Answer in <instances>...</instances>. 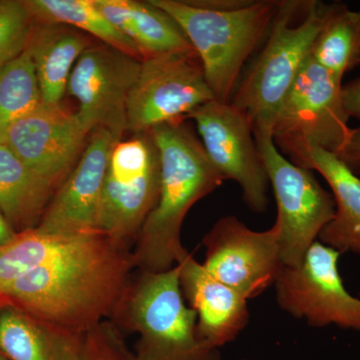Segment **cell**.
<instances>
[{
  "mask_svg": "<svg viewBox=\"0 0 360 360\" xmlns=\"http://www.w3.org/2000/svg\"><path fill=\"white\" fill-rule=\"evenodd\" d=\"M135 269L130 246L103 232L84 233L72 248L0 291V297L54 326L85 333L115 319Z\"/></svg>",
  "mask_w": 360,
  "mask_h": 360,
  "instance_id": "6da1fadb",
  "label": "cell"
},
{
  "mask_svg": "<svg viewBox=\"0 0 360 360\" xmlns=\"http://www.w3.org/2000/svg\"><path fill=\"white\" fill-rule=\"evenodd\" d=\"M149 132L160 153V195L135 238L132 257L141 271L161 272L188 257L180 239L187 213L225 179L184 120Z\"/></svg>",
  "mask_w": 360,
  "mask_h": 360,
  "instance_id": "7a4b0ae2",
  "label": "cell"
},
{
  "mask_svg": "<svg viewBox=\"0 0 360 360\" xmlns=\"http://www.w3.org/2000/svg\"><path fill=\"white\" fill-rule=\"evenodd\" d=\"M329 4L319 0H278L269 32L245 66L229 101L250 117L255 134H271L284 97L311 58Z\"/></svg>",
  "mask_w": 360,
  "mask_h": 360,
  "instance_id": "3957f363",
  "label": "cell"
},
{
  "mask_svg": "<svg viewBox=\"0 0 360 360\" xmlns=\"http://www.w3.org/2000/svg\"><path fill=\"white\" fill-rule=\"evenodd\" d=\"M179 25L200 59L215 99L229 103L248 59L264 41L278 0H251L234 9H208L188 0H149Z\"/></svg>",
  "mask_w": 360,
  "mask_h": 360,
  "instance_id": "277c9868",
  "label": "cell"
},
{
  "mask_svg": "<svg viewBox=\"0 0 360 360\" xmlns=\"http://www.w3.org/2000/svg\"><path fill=\"white\" fill-rule=\"evenodd\" d=\"M181 264L161 272L141 271L115 319L139 333L134 360H219L198 333V314L180 288Z\"/></svg>",
  "mask_w": 360,
  "mask_h": 360,
  "instance_id": "5b68a950",
  "label": "cell"
},
{
  "mask_svg": "<svg viewBox=\"0 0 360 360\" xmlns=\"http://www.w3.org/2000/svg\"><path fill=\"white\" fill-rule=\"evenodd\" d=\"M342 82L310 58L284 97L271 127L279 153L293 165L312 170V153L338 155L352 129L342 98Z\"/></svg>",
  "mask_w": 360,
  "mask_h": 360,
  "instance_id": "8992f818",
  "label": "cell"
},
{
  "mask_svg": "<svg viewBox=\"0 0 360 360\" xmlns=\"http://www.w3.org/2000/svg\"><path fill=\"white\" fill-rule=\"evenodd\" d=\"M269 184L277 203L276 225L283 266L302 264L310 246L335 217L331 193L321 186L314 170L291 163L279 153L270 134H255Z\"/></svg>",
  "mask_w": 360,
  "mask_h": 360,
  "instance_id": "52a82bcc",
  "label": "cell"
},
{
  "mask_svg": "<svg viewBox=\"0 0 360 360\" xmlns=\"http://www.w3.org/2000/svg\"><path fill=\"white\" fill-rule=\"evenodd\" d=\"M213 99L194 49L143 58L127 101V130L146 134L165 123L182 122Z\"/></svg>",
  "mask_w": 360,
  "mask_h": 360,
  "instance_id": "ba28073f",
  "label": "cell"
},
{
  "mask_svg": "<svg viewBox=\"0 0 360 360\" xmlns=\"http://www.w3.org/2000/svg\"><path fill=\"white\" fill-rule=\"evenodd\" d=\"M160 160L150 132L115 142L104 181L99 229L120 240L136 238L158 203Z\"/></svg>",
  "mask_w": 360,
  "mask_h": 360,
  "instance_id": "9c48e42d",
  "label": "cell"
},
{
  "mask_svg": "<svg viewBox=\"0 0 360 360\" xmlns=\"http://www.w3.org/2000/svg\"><path fill=\"white\" fill-rule=\"evenodd\" d=\"M340 255L315 241L302 264L284 266L274 284L279 307L312 328L335 326L360 333V300L343 284Z\"/></svg>",
  "mask_w": 360,
  "mask_h": 360,
  "instance_id": "30bf717a",
  "label": "cell"
},
{
  "mask_svg": "<svg viewBox=\"0 0 360 360\" xmlns=\"http://www.w3.org/2000/svg\"><path fill=\"white\" fill-rule=\"evenodd\" d=\"M186 118L195 122L215 169L240 186L243 200L253 212H266L269 180L250 117L233 104L213 99Z\"/></svg>",
  "mask_w": 360,
  "mask_h": 360,
  "instance_id": "8fae6325",
  "label": "cell"
},
{
  "mask_svg": "<svg viewBox=\"0 0 360 360\" xmlns=\"http://www.w3.org/2000/svg\"><path fill=\"white\" fill-rule=\"evenodd\" d=\"M141 59L104 44L90 45L71 72L68 94L78 103L77 115L89 132L98 127L120 141L127 131V101Z\"/></svg>",
  "mask_w": 360,
  "mask_h": 360,
  "instance_id": "7c38bea8",
  "label": "cell"
},
{
  "mask_svg": "<svg viewBox=\"0 0 360 360\" xmlns=\"http://www.w3.org/2000/svg\"><path fill=\"white\" fill-rule=\"evenodd\" d=\"M203 245L206 270L248 300L274 285L284 267L274 224L267 231H255L229 215L215 222Z\"/></svg>",
  "mask_w": 360,
  "mask_h": 360,
  "instance_id": "4fadbf2b",
  "label": "cell"
},
{
  "mask_svg": "<svg viewBox=\"0 0 360 360\" xmlns=\"http://www.w3.org/2000/svg\"><path fill=\"white\" fill-rule=\"evenodd\" d=\"M90 134L77 113L42 103L11 124L2 142L58 191L77 165Z\"/></svg>",
  "mask_w": 360,
  "mask_h": 360,
  "instance_id": "5bb4252c",
  "label": "cell"
},
{
  "mask_svg": "<svg viewBox=\"0 0 360 360\" xmlns=\"http://www.w3.org/2000/svg\"><path fill=\"white\" fill-rule=\"evenodd\" d=\"M98 127L89 134L75 167L52 196L35 229L47 234L101 232L99 208L111 149L117 142Z\"/></svg>",
  "mask_w": 360,
  "mask_h": 360,
  "instance_id": "9a60e30c",
  "label": "cell"
},
{
  "mask_svg": "<svg viewBox=\"0 0 360 360\" xmlns=\"http://www.w3.org/2000/svg\"><path fill=\"white\" fill-rule=\"evenodd\" d=\"M180 264V288L198 314V336L206 347L219 350L236 340L250 322L248 300L215 278L193 255Z\"/></svg>",
  "mask_w": 360,
  "mask_h": 360,
  "instance_id": "2e32d148",
  "label": "cell"
},
{
  "mask_svg": "<svg viewBox=\"0 0 360 360\" xmlns=\"http://www.w3.org/2000/svg\"><path fill=\"white\" fill-rule=\"evenodd\" d=\"M85 333L59 328L13 304L0 309V352L9 360H82Z\"/></svg>",
  "mask_w": 360,
  "mask_h": 360,
  "instance_id": "e0dca14e",
  "label": "cell"
},
{
  "mask_svg": "<svg viewBox=\"0 0 360 360\" xmlns=\"http://www.w3.org/2000/svg\"><path fill=\"white\" fill-rule=\"evenodd\" d=\"M89 46V37L80 30L58 23L33 21L25 51L34 65L42 103L61 105L73 68Z\"/></svg>",
  "mask_w": 360,
  "mask_h": 360,
  "instance_id": "ac0fdd59",
  "label": "cell"
},
{
  "mask_svg": "<svg viewBox=\"0 0 360 360\" xmlns=\"http://www.w3.org/2000/svg\"><path fill=\"white\" fill-rule=\"evenodd\" d=\"M94 4L118 32L136 45L142 59L193 49L179 25L150 1L94 0Z\"/></svg>",
  "mask_w": 360,
  "mask_h": 360,
  "instance_id": "d6986e66",
  "label": "cell"
},
{
  "mask_svg": "<svg viewBox=\"0 0 360 360\" xmlns=\"http://www.w3.org/2000/svg\"><path fill=\"white\" fill-rule=\"evenodd\" d=\"M312 170L326 180L335 200V217L319 234V241L340 253L360 255V177L333 153L315 150Z\"/></svg>",
  "mask_w": 360,
  "mask_h": 360,
  "instance_id": "ffe728a7",
  "label": "cell"
},
{
  "mask_svg": "<svg viewBox=\"0 0 360 360\" xmlns=\"http://www.w3.org/2000/svg\"><path fill=\"white\" fill-rule=\"evenodd\" d=\"M56 191L0 142V210L14 231L35 229Z\"/></svg>",
  "mask_w": 360,
  "mask_h": 360,
  "instance_id": "44dd1931",
  "label": "cell"
},
{
  "mask_svg": "<svg viewBox=\"0 0 360 360\" xmlns=\"http://www.w3.org/2000/svg\"><path fill=\"white\" fill-rule=\"evenodd\" d=\"M311 58L342 82L343 77L360 65V11L340 2L329 4Z\"/></svg>",
  "mask_w": 360,
  "mask_h": 360,
  "instance_id": "7402d4cb",
  "label": "cell"
},
{
  "mask_svg": "<svg viewBox=\"0 0 360 360\" xmlns=\"http://www.w3.org/2000/svg\"><path fill=\"white\" fill-rule=\"evenodd\" d=\"M22 4L33 21L70 26L142 60L136 45L106 20L94 0H22Z\"/></svg>",
  "mask_w": 360,
  "mask_h": 360,
  "instance_id": "603a6c76",
  "label": "cell"
},
{
  "mask_svg": "<svg viewBox=\"0 0 360 360\" xmlns=\"http://www.w3.org/2000/svg\"><path fill=\"white\" fill-rule=\"evenodd\" d=\"M82 234H47L37 229L16 234L13 241L0 248V291L65 253Z\"/></svg>",
  "mask_w": 360,
  "mask_h": 360,
  "instance_id": "cb8c5ba5",
  "label": "cell"
},
{
  "mask_svg": "<svg viewBox=\"0 0 360 360\" xmlns=\"http://www.w3.org/2000/svg\"><path fill=\"white\" fill-rule=\"evenodd\" d=\"M41 104L34 65L25 51L0 70V142L11 124Z\"/></svg>",
  "mask_w": 360,
  "mask_h": 360,
  "instance_id": "d4e9b609",
  "label": "cell"
},
{
  "mask_svg": "<svg viewBox=\"0 0 360 360\" xmlns=\"http://www.w3.org/2000/svg\"><path fill=\"white\" fill-rule=\"evenodd\" d=\"M32 25L22 1L0 0V70L25 51Z\"/></svg>",
  "mask_w": 360,
  "mask_h": 360,
  "instance_id": "484cf974",
  "label": "cell"
},
{
  "mask_svg": "<svg viewBox=\"0 0 360 360\" xmlns=\"http://www.w3.org/2000/svg\"><path fill=\"white\" fill-rule=\"evenodd\" d=\"M82 360H134L115 323L104 321L85 333Z\"/></svg>",
  "mask_w": 360,
  "mask_h": 360,
  "instance_id": "4316f807",
  "label": "cell"
},
{
  "mask_svg": "<svg viewBox=\"0 0 360 360\" xmlns=\"http://www.w3.org/2000/svg\"><path fill=\"white\" fill-rule=\"evenodd\" d=\"M336 156L355 174H360V125L352 129L347 143Z\"/></svg>",
  "mask_w": 360,
  "mask_h": 360,
  "instance_id": "83f0119b",
  "label": "cell"
},
{
  "mask_svg": "<svg viewBox=\"0 0 360 360\" xmlns=\"http://www.w3.org/2000/svg\"><path fill=\"white\" fill-rule=\"evenodd\" d=\"M342 98L349 118L360 123V77L342 85Z\"/></svg>",
  "mask_w": 360,
  "mask_h": 360,
  "instance_id": "f1b7e54d",
  "label": "cell"
},
{
  "mask_svg": "<svg viewBox=\"0 0 360 360\" xmlns=\"http://www.w3.org/2000/svg\"><path fill=\"white\" fill-rule=\"evenodd\" d=\"M18 232L14 231L0 210V248L13 241Z\"/></svg>",
  "mask_w": 360,
  "mask_h": 360,
  "instance_id": "f546056e",
  "label": "cell"
},
{
  "mask_svg": "<svg viewBox=\"0 0 360 360\" xmlns=\"http://www.w3.org/2000/svg\"><path fill=\"white\" fill-rule=\"evenodd\" d=\"M0 360H9V359H7V357L4 356V355L2 354L1 352H0Z\"/></svg>",
  "mask_w": 360,
  "mask_h": 360,
  "instance_id": "4dcf8cb0",
  "label": "cell"
},
{
  "mask_svg": "<svg viewBox=\"0 0 360 360\" xmlns=\"http://www.w3.org/2000/svg\"><path fill=\"white\" fill-rule=\"evenodd\" d=\"M0 298H1V297H0ZM0 309H1V307H0Z\"/></svg>",
  "mask_w": 360,
  "mask_h": 360,
  "instance_id": "1f68e13d",
  "label": "cell"
},
{
  "mask_svg": "<svg viewBox=\"0 0 360 360\" xmlns=\"http://www.w3.org/2000/svg\"><path fill=\"white\" fill-rule=\"evenodd\" d=\"M239 360H245V359H239Z\"/></svg>",
  "mask_w": 360,
  "mask_h": 360,
  "instance_id": "d6a6232c",
  "label": "cell"
}]
</instances>
